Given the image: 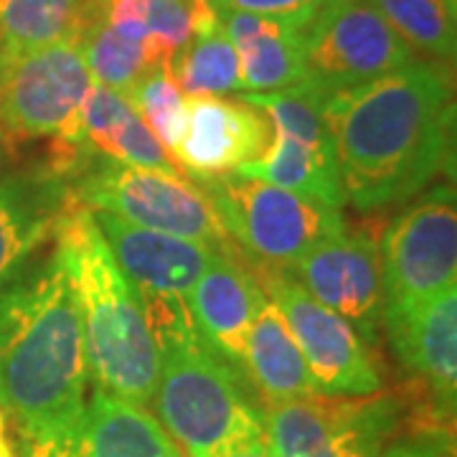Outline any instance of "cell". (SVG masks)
<instances>
[{
  "label": "cell",
  "mask_w": 457,
  "mask_h": 457,
  "mask_svg": "<svg viewBox=\"0 0 457 457\" xmlns=\"http://www.w3.org/2000/svg\"><path fill=\"white\" fill-rule=\"evenodd\" d=\"M270 120L245 97H186L173 161L186 179L227 176L257 161L270 143Z\"/></svg>",
  "instance_id": "cell-14"
},
{
  "label": "cell",
  "mask_w": 457,
  "mask_h": 457,
  "mask_svg": "<svg viewBox=\"0 0 457 457\" xmlns=\"http://www.w3.org/2000/svg\"><path fill=\"white\" fill-rule=\"evenodd\" d=\"M170 71L186 97H227L245 92L239 56L221 26L212 33L191 36V41L173 54Z\"/></svg>",
  "instance_id": "cell-25"
},
{
  "label": "cell",
  "mask_w": 457,
  "mask_h": 457,
  "mask_svg": "<svg viewBox=\"0 0 457 457\" xmlns=\"http://www.w3.org/2000/svg\"><path fill=\"white\" fill-rule=\"evenodd\" d=\"M89 369L82 320L59 257L0 290V411L23 457L82 440Z\"/></svg>",
  "instance_id": "cell-2"
},
{
  "label": "cell",
  "mask_w": 457,
  "mask_h": 457,
  "mask_svg": "<svg viewBox=\"0 0 457 457\" xmlns=\"http://www.w3.org/2000/svg\"><path fill=\"white\" fill-rule=\"evenodd\" d=\"M92 84L71 41L21 54L0 51V128L8 143L46 140L41 165L77 179L97 158L82 130V104Z\"/></svg>",
  "instance_id": "cell-5"
},
{
  "label": "cell",
  "mask_w": 457,
  "mask_h": 457,
  "mask_svg": "<svg viewBox=\"0 0 457 457\" xmlns=\"http://www.w3.org/2000/svg\"><path fill=\"white\" fill-rule=\"evenodd\" d=\"M122 97L130 102V107L140 114L155 140L173 153L183 130L186 117V95L180 92L179 82L170 71V64H161L150 69L140 82ZM173 158V155H170Z\"/></svg>",
  "instance_id": "cell-27"
},
{
  "label": "cell",
  "mask_w": 457,
  "mask_h": 457,
  "mask_svg": "<svg viewBox=\"0 0 457 457\" xmlns=\"http://www.w3.org/2000/svg\"><path fill=\"white\" fill-rule=\"evenodd\" d=\"M8 147H11V143H8L5 132H3V128H0V168H3L5 158H8Z\"/></svg>",
  "instance_id": "cell-32"
},
{
  "label": "cell",
  "mask_w": 457,
  "mask_h": 457,
  "mask_svg": "<svg viewBox=\"0 0 457 457\" xmlns=\"http://www.w3.org/2000/svg\"><path fill=\"white\" fill-rule=\"evenodd\" d=\"M0 457H16V447L11 440V427L5 422L3 411H0Z\"/></svg>",
  "instance_id": "cell-30"
},
{
  "label": "cell",
  "mask_w": 457,
  "mask_h": 457,
  "mask_svg": "<svg viewBox=\"0 0 457 457\" xmlns=\"http://www.w3.org/2000/svg\"><path fill=\"white\" fill-rule=\"evenodd\" d=\"M82 130L87 147L104 161L153 168L186 179L180 165L170 158L150 132L130 102L112 89L92 84L82 104Z\"/></svg>",
  "instance_id": "cell-21"
},
{
  "label": "cell",
  "mask_w": 457,
  "mask_h": 457,
  "mask_svg": "<svg viewBox=\"0 0 457 457\" xmlns=\"http://www.w3.org/2000/svg\"><path fill=\"white\" fill-rule=\"evenodd\" d=\"M270 120V143L257 161L237 173L264 180L297 196L330 206H345L333 137L326 122L328 97L311 82H300L267 95H239Z\"/></svg>",
  "instance_id": "cell-9"
},
{
  "label": "cell",
  "mask_w": 457,
  "mask_h": 457,
  "mask_svg": "<svg viewBox=\"0 0 457 457\" xmlns=\"http://www.w3.org/2000/svg\"><path fill=\"white\" fill-rule=\"evenodd\" d=\"M213 11H237L252 16L278 21L287 29L305 31L308 23L318 16L326 0H209Z\"/></svg>",
  "instance_id": "cell-28"
},
{
  "label": "cell",
  "mask_w": 457,
  "mask_h": 457,
  "mask_svg": "<svg viewBox=\"0 0 457 457\" xmlns=\"http://www.w3.org/2000/svg\"><path fill=\"white\" fill-rule=\"evenodd\" d=\"M323 112L343 198L359 212H384L425 194L453 155V77L440 62L414 59L343 89Z\"/></svg>",
  "instance_id": "cell-1"
},
{
  "label": "cell",
  "mask_w": 457,
  "mask_h": 457,
  "mask_svg": "<svg viewBox=\"0 0 457 457\" xmlns=\"http://www.w3.org/2000/svg\"><path fill=\"white\" fill-rule=\"evenodd\" d=\"M234 457H272V453H270L267 442H262V445H257V447H252V450L239 453V455H234Z\"/></svg>",
  "instance_id": "cell-31"
},
{
  "label": "cell",
  "mask_w": 457,
  "mask_h": 457,
  "mask_svg": "<svg viewBox=\"0 0 457 457\" xmlns=\"http://www.w3.org/2000/svg\"><path fill=\"white\" fill-rule=\"evenodd\" d=\"M384 333L402 369L425 394L432 417L450 425L457 404V287L386 318Z\"/></svg>",
  "instance_id": "cell-15"
},
{
  "label": "cell",
  "mask_w": 457,
  "mask_h": 457,
  "mask_svg": "<svg viewBox=\"0 0 457 457\" xmlns=\"http://www.w3.org/2000/svg\"><path fill=\"white\" fill-rule=\"evenodd\" d=\"M384 320L404 315L457 287L455 188L440 183L384 228L381 242Z\"/></svg>",
  "instance_id": "cell-10"
},
{
  "label": "cell",
  "mask_w": 457,
  "mask_h": 457,
  "mask_svg": "<svg viewBox=\"0 0 457 457\" xmlns=\"http://www.w3.org/2000/svg\"><path fill=\"white\" fill-rule=\"evenodd\" d=\"M92 216L117 267L125 272L140 297L186 300L216 252L191 239L135 227L114 213L92 212Z\"/></svg>",
  "instance_id": "cell-16"
},
{
  "label": "cell",
  "mask_w": 457,
  "mask_h": 457,
  "mask_svg": "<svg viewBox=\"0 0 457 457\" xmlns=\"http://www.w3.org/2000/svg\"><path fill=\"white\" fill-rule=\"evenodd\" d=\"M84 457H183L147 407L92 389L84 411Z\"/></svg>",
  "instance_id": "cell-22"
},
{
  "label": "cell",
  "mask_w": 457,
  "mask_h": 457,
  "mask_svg": "<svg viewBox=\"0 0 457 457\" xmlns=\"http://www.w3.org/2000/svg\"><path fill=\"white\" fill-rule=\"evenodd\" d=\"M295 278L308 293L343 318L366 345L384 333V278L378 242L369 231H343L295 262Z\"/></svg>",
  "instance_id": "cell-13"
},
{
  "label": "cell",
  "mask_w": 457,
  "mask_h": 457,
  "mask_svg": "<svg viewBox=\"0 0 457 457\" xmlns=\"http://www.w3.org/2000/svg\"><path fill=\"white\" fill-rule=\"evenodd\" d=\"M71 194L87 209L114 213L135 227L191 239L216 252L234 246L206 196L173 173L97 158L71 183Z\"/></svg>",
  "instance_id": "cell-7"
},
{
  "label": "cell",
  "mask_w": 457,
  "mask_h": 457,
  "mask_svg": "<svg viewBox=\"0 0 457 457\" xmlns=\"http://www.w3.org/2000/svg\"><path fill=\"white\" fill-rule=\"evenodd\" d=\"M54 239V254L62 262L82 320L89 381L130 404L150 407L158 392L161 356L140 295L117 267L92 209L74 204Z\"/></svg>",
  "instance_id": "cell-4"
},
{
  "label": "cell",
  "mask_w": 457,
  "mask_h": 457,
  "mask_svg": "<svg viewBox=\"0 0 457 457\" xmlns=\"http://www.w3.org/2000/svg\"><path fill=\"white\" fill-rule=\"evenodd\" d=\"M188 180L212 204L246 264L293 270L311 249L348 228L338 206L242 173Z\"/></svg>",
  "instance_id": "cell-6"
},
{
  "label": "cell",
  "mask_w": 457,
  "mask_h": 457,
  "mask_svg": "<svg viewBox=\"0 0 457 457\" xmlns=\"http://www.w3.org/2000/svg\"><path fill=\"white\" fill-rule=\"evenodd\" d=\"M411 54L447 64L455 59L457 0H369Z\"/></svg>",
  "instance_id": "cell-24"
},
{
  "label": "cell",
  "mask_w": 457,
  "mask_h": 457,
  "mask_svg": "<svg viewBox=\"0 0 457 457\" xmlns=\"http://www.w3.org/2000/svg\"><path fill=\"white\" fill-rule=\"evenodd\" d=\"M407 399L399 392L369 396H308L264 409L272 457H378L407 429Z\"/></svg>",
  "instance_id": "cell-8"
},
{
  "label": "cell",
  "mask_w": 457,
  "mask_h": 457,
  "mask_svg": "<svg viewBox=\"0 0 457 457\" xmlns=\"http://www.w3.org/2000/svg\"><path fill=\"white\" fill-rule=\"evenodd\" d=\"M242 371L264 409L315 396L305 359L282 312L270 300L262 303L249 328Z\"/></svg>",
  "instance_id": "cell-20"
},
{
  "label": "cell",
  "mask_w": 457,
  "mask_h": 457,
  "mask_svg": "<svg viewBox=\"0 0 457 457\" xmlns=\"http://www.w3.org/2000/svg\"><path fill=\"white\" fill-rule=\"evenodd\" d=\"M267 300L282 312L318 396H369L384 389L374 353L359 333L312 297L293 270L249 264Z\"/></svg>",
  "instance_id": "cell-11"
},
{
  "label": "cell",
  "mask_w": 457,
  "mask_h": 457,
  "mask_svg": "<svg viewBox=\"0 0 457 457\" xmlns=\"http://www.w3.org/2000/svg\"><path fill=\"white\" fill-rule=\"evenodd\" d=\"M77 49L82 54V62L92 82L102 84L117 95H128L150 69H155L145 46L114 33L104 16L95 18L79 33Z\"/></svg>",
  "instance_id": "cell-26"
},
{
  "label": "cell",
  "mask_w": 457,
  "mask_h": 457,
  "mask_svg": "<svg viewBox=\"0 0 457 457\" xmlns=\"http://www.w3.org/2000/svg\"><path fill=\"white\" fill-rule=\"evenodd\" d=\"M378 457H455L453 427L440 422H420L399 432Z\"/></svg>",
  "instance_id": "cell-29"
},
{
  "label": "cell",
  "mask_w": 457,
  "mask_h": 457,
  "mask_svg": "<svg viewBox=\"0 0 457 457\" xmlns=\"http://www.w3.org/2000/svg\"><path fill=\"white\" fill-rule=\"evenodd\" d=\"M264 300L267 295L237 246L213 252L212 262L186 297L198 336L242 376L249 328Z\"/></svg>",
  "instance_id": "cell-17"
},
{
  "label": "cell",
  "mask_w": 457,
  "mask_h": 457,
  "mask_svg": "<svg viewBox=\"0 0 457 457\" xmlns=\"http://www.w3.org/2000/svg\"><path fill=\"white\" fill-rule=\"evenodd\" d=\"M305 79L326 97L386 77L417 56L369 0H326L303 31Z\"/></svg>",
  "instance_id": "cell-12"
},
{
  "label": "cell",
  "mask_w": 457,
  "mask_h": 457,
  "mask_svg": "<svg viewBox=\"0 0 457 457\" xmlns=\"http://www.w3.org/2000/svg\"><path fill=\"white\" fill-rule=\"evenodd\" d=\"M74 204L79 201L71 194V180L44 165L0 179V290L54 239Z\"/></svg>",
  "instance_id": "cell-18"
},
{
  "label": "cell",
  "mask_w": 457,
  "mask_h": 457,
  "mask_svg": "<svg viewBox=\"0 0 457 457\" xmlns=\"http://www.w3.org/2000/svg\"><path fill=\"white\" fill-rule=\"evenodd\" d=\"M221 31L239 56L242 95H267L295 87L305 79L303 59V31L287 29L278 21L216 11Z\"/></svg>",
  "instance_id": "cell-19"
},
{
  "label": "cell",
  "mask_w": 457,
  "mask_h": 457,
  "mask_svg": "<svg viewBox=\"0 0 457 457\" xmlns=\"http://www.w3.org/2000/svg\"><path fill=\"white\" fill-rule=\"evenodd\" d=\"M161 356L158 422L188 457H234L267 442L264 407L201 338L180 297H140Z\"/></svg>",
  "instance_id": "cell-3"
},
{
  "label": "cell",
  "mask_w": 457,
  "mask_h": 457,
  "mask_svg": "<svg viewBox=\"0 0 457 457\" xmlns=\"http://www.w3.org/2000/svg\"><path fill=\"white\" fill-rule=\"evenodd\" d=\"M102 16V0H0V51L41 49L71 41Z\"/></svg>",
  "instance_id": "cell-23"
}]
</instances>
